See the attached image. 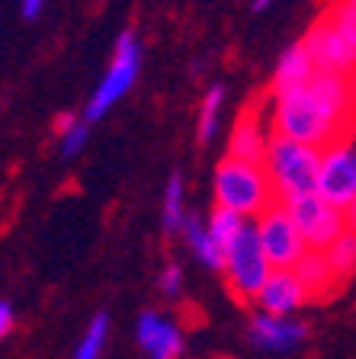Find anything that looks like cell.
Here are the masks:
<instances>
[{
	"label": "cell",
	"instance_id": "obj_26",
	"mask_svg": "<svg viewBox=\"0 0 356 359\" xmlns=\"http://www.w3.org/2000/svg\"><path fill=\"white\" fill-rule=\"evenodd\" d=\"M20 7H22V16H26V20H36V16L42 13L45 0H20Z\"/></svg>",
	"mask_w": 356,
	"mask_h": 359
},
{
	"label": "cell",
	"instance_id": "obj_6",
	"mask_svg": "<svg viewBox=\"0 0 356 359\" xmlns=\"http://www.w3.org/2000/svg\"><path fill=\"white\" fill-rule=\"evenodd\" d=\"M222 273L228 279V289L235 292V299L241 302H251L260 285L267 283V276L273 273L270 260L260 250V241L253 234L251 222L222 247Z\"/></svg>",
	"mask_w": 356,
	"mask_h": 359
},
{
	"label": "cell",
	"instance_id": "obj_10",
	"mask_svg": "<svg viewBox=\"0 0 356 359\" xmlns=\"http://www.w3.org/2000/svg\"><path fill=\"white\" fill-rule=\"evenodd\" d=\"M247 340L260 350L270 353H289L308 340V324H302L292 314V318H282V314H267V311H253L251 321H247Z\"/></svg>",
	"mask_w": 356,
	"mask_h": 359
},
{
	"label": "cell",
	"instance_id": "obj_25",
	"mask_svg": "<svg viewBox=\"0 0 356 359\" xmlns=\"http://www.w3.org/2000/svg\"><path fill=\"white\" fill-rule=\"evenodd\" d=\"M13 321H16L13 305H10V302H0V340H7V337H10V330H13Z\"/></svg>",
	"mask_w": 356,
	"mask_h": 359
},
{
	"label": "cell",
	"instance_id": "obj_24",
	"mask_svg": "<svg viewBox=\"0 0 356 359\" xmlns=\"http://www.w3.org/2000/svg\"><path fill=\"white\" fill-rule=\"evenodd\" d=\"M157 289H161V295H167V299H177L180 292H183V266H180V263H167V266L161 269Z\"/></svg>",
	"mask_w": 356,
	"mask_h": 359
},
{
	"label": "cell",
	"instance_id": "obj_16",
	"mask_svg": "<svg viewBox=\"0 0 356 359\" xmlns=\"http://www.w3.org/2000/svg\"><path fill=\"white\" fill-rule=\"evenodd\" d=\"M180 234H183L190 254L209 269H222V244H218L212 234H209L206 222L199 215H186L183 224H180Z\"/></svg>",
	"mask_w": 356,
	"mask_h": 359
},
{
	"label": "cell",
	"instance_id": "obj_12",
	"mask_svg": "<svg viewBox=\"0 0 356 359\" xmlns=\"http://www.w3.org/2000/svg\"><path fill=\"white\" fill-rule=\"evenodd\" d=\"M305 302H308V292L302 289V283L296 279V273H292V269H273V273L267 276V283L260 285L257 295L251 299V305L257 308V311L292 318Z\"/></svg>",
	"mask_w": 356,
	"mask_h": 359
},
{
	"label": "cell",
	"instance_id": "obj_5",
	"mask_svg": "<svg viewBox=\"0 0 356 359\" xmlns=\"http://www.w3.org/2000/svg\"><path fill=\"white\" fill-rule=\"evenodd\" d=\"M138 74H141V45H138V39H135V32H122L116 42V55H112L110 67H106V74L100 77L90 103L84 106V122L93 126V122L103 119L106 112L135 87Z\"/></svg>",
	"mask_w": 356,
	"mask_h": 359
},
{
	"label": "cell",
	"instance_id": "obj_27",
	"mask_svg": "<svg viewBox=\"0 0 356 359\" xmlns=\"http://www.w3.org/2000/svg\"><path fill=\"white\" fill-rule=\"evenodd\" d=\"M77 122V116L74 112H61V116H55V135H61L65 128H71Z\"/></svg>",
	"mask_w": 356,
	"mask_h": 359
},
{
	"label": "cell",
	"instance_id": "obj_21",
	"mask_svg": "<svg viewBox=\"0 0 356 359\" xmlns=\"http://www.w3.org/2000/svg\"><path fill=\"white\" fill-rule=\"evenodd\" d=\"M321 16H324L350 45H356V0H334Z\"/></svg>",
	"mask_w": 356,
	"mask_h": 359
},
{
	"label": "cell",
	"instance_id": "obj_18",
	"mask_svg": "<svg viewBox=\"0 0 356 359\" xmlns=\"http://www.w3.org/2000/svg\"><path fill=\"white\" fill-rule=\"evenodd\" d=\"M321 254H324L327 266H331V273H334L337 279L353 276V269H356V228L341 231Z\"/></svg>",
	"mask_w": 356,
	"mask_h": 359
},
{
	"label": "cell",
	"instance_id": "obj_28",
	"mask_svg": "<svg viewBox=\"0 0 356 359\" xmlns=\"http://www.w3.org/2000/svg\"><path fill=\"white\" fill-rule=\"evenodd\" d=\"M273 0H253V10H263V7H270Z\"/></svg>",
	"mask_w": 356,
	"mask_h": 359
},
{
	"label": "cell",
	"instance_id": "obj_22",
	"mask_svg": "<svg viewBox=\"0 0 356 359\" xmlns=\"http://www.w3.org/2000/svg\"><path fill=\"white\" fill-rule=\"evenodd\" d=\"M202 222H206V228H209V234H212V238L218 241V244H228L231 238H235L237 231H241V228H244L247 224V218H241L237 215V212H228V209H212V215L209 218H202Z\"/></svg>",
	"mask_w": 356,
	"mask_h": 359
},
{
	"label": "cell",
	"instance_id": "obj_19",
	"mask_svg": "<svg viewBox=\"0 0 356 359\" xmlns=\"http://www.w3.org/2000/svg\"><path fill=\"white\" fill-rule=\"evenodd\" d=\"M106 340H110V314L100 311V314H93V321L87 324V330H84L81 344H77V350L71 359H100L103 356Z\"/></svg>",
	"mask_w": 356,
	"mask_h": 359
},
{
	"label": "cell",
	"instance_id": "obj_20",
	"mask_svg": "<svg viewBox=\"0 0 356 359\" xmlns=\"http://www.w3.org/2000/svg\"><path fill=\"white\" fill-rule=\"evenodd\" d=\"M222 106H225V87L216 83V87L206 90V100H202L199 109V142L209 144L218 132V122H222Z\"/></svg>",
	"mask_w": 356,
	"mask_h": 359
},
{
	"label": "cell",
	"instance_id": "obj_11",
	"mask_svg": "<svg viewBox=\"0 0 356 359\" xmlns=\"http://www.w3.org/2000/svg\"><path fill=\"white\" fill-rule=\"evenodd\" d=\"M135 340L151 359H180L183 353V330L161 311H141L135 324Z\"/></svg>",
	"mask_w": 356,
	"mask_h": 359
},
{
	"label": "cell",
	"instance_id": "obj_3",
	"mask_svg": "<svg viewBox=\"0 0 356 359\" xmlns=\"http://www.w3.org/2000/svg\"><path fill=\"white\" fill-rule=\"evenodd\" d=\"M270 187H273L276 202H289L296 196L315 193V180H318V148L312 144H298L279 135H270L263 161Z\"/></svg>",
	"mask_w": 356,
	"mask_h": 359
},
{
	"label": "cell",
	"instance_id": "obj_15",
	"mask_svg": "<svg viewBox=\"0 0 356 359\" xmlns=\"http://www.w3.org/2000/svg\"><path fill=\"white\" fill-rule=\"evenodd\" d=\"M312 74H315V65H312V58L305 55L302 42L289 45V48L279 55V61H276V71H273V93H282V90L302 87V83L308 81Z\"/></svg>",
	"mask_w": 356,
	"mask_h": 359
},
{
	"label": "cell",
	"instance_id": "obj_2",
	"mask_svg": "<svg viewBox=\"0 0 356 359\" xmlns=\"http://www.w3.org/2000/svg\"><path fill=\"white\" fill-rule=\"evenodd\" d=\"M212 199H216L218 209L237 212L241 218L253 222L260 212L273 205L276 196H273V187H270V180L260 164L225 157V161H218V167H216Z\"/></svg>",
	"mask_w": 356,
	"mask_h": 359
},
{
	"label": "cell",
	"instance_id": "obj_7",
	"mask_svg": "<svg viewBox=\"0 0 356 359\" xmlns=\"http://www.w3.org/2000/svg\"><path fill=\"white\" fill-rule=\"evenodd\" d=\"M282 205H286L289 218L296 222V228L308 250H324L341 231L353 228V218L343 215L341 209H334L331 202H324L318 193L296 196V199L282 202Z\"/></svg>",
	"mask_w": 356,
	"mask_h": 359
},
{
	"label": "cell",
	"instance_id": "obj_9",
	"mask_svg": "<svg viewBox=\"0 0 356 359\" xmlns=\"http://www.w3.org/2000/svg\"><path fill=\"white\" fill-rule=\"evenodd\" d=\"M305 55L312 58L315 71H331V74H353L356 45H350L331 22L321 16L302 39Z\"/></svg>",
	"mask_w": 356,
	"mask_h": 359
},
{
	"label": "cell",
	"instance_id": "obj_1",
	"mask_svg": "<svg viewBox=\"0 0 356 359\" xmlns=\"http://www.w3.org/2000/svg\"><path fill=\"white\" fill-rule=\"evenodd\" d=\"M267 119L273 135L312 148L353 135V74L315 71L302 87L273 93Z\"/></svg>",
	"mask_w": 356,
	"mask_h": 359
},
{
	"label": "cell",
	"instance_id": "obj_17",
	"mask_svg": "<svg viewBox=\"0 0 356 359\" xmlns=\"http://www.w3.org/2000/svg\"><path fill=\"white\" fill-rule=\"evenodd\" d=\"M183 218H186V187L180 173H171L161 196V228L167 234H177Z\"/></svg>",
	"mask_w": 356,
	"mask_h": 359
},
{
	"label": "cell",
	"instance_id": "obj_4",
	"mask_svg": "<svg viewBox=\"0 0 356 359\" xmlns=\"http://www.w3.org/2000/svg\"><path fill=\"white\" fill-rule=\"evenodd\" d=\"M315 193L334 209L353 218L356 212V144L353 135H343L318 148V180Z\"/></svg>",
	"mask_w": 356,
	"mask_h": 359
},
{
	"label": "cell",
	"instance_id": "obj_8",
	"mask_svg": "<svg viewBox=\"0 0 356 359\" xmlns=\"http://www.w3.org/2000/svg\"><path fill=\"white\" fill-rule=\"evenodd\" d=\"M251 224L260 241V250H263V257L270 260L273 269H292L298 257L308 250L296 228V222L289 218V212H286L282 202H273V205L260 212Z\"/></svg>",
	"mask_w": 356,
	"mask_h": 359
},
{
	"label": "cell",
	"instance_id": "obj_13",
	"mask_svg": "<svg viewBox=\"0 0 356 359\" xmlns=\"http://www.w3.org/2000/svg\"><path fill=\"white\" fill-rule=\"evenodd\" d=\"M270 135L273 132H270L267 112L260 109V106H247V109L237 116L235 128H231V135H228V157L260 164V161H263V151H267Z\"/></svg>",
	"mask_w": 356,
	"mask_h": 359
},
{
	"label": "cell",
	"instance_id": "obj_14",
	"mask_svg": "<svg viewBox=\"0 0 356 359\" xmlns=\"http://www.w3.org/2000/svg\"><path fill=\"white\" fill-rule=\"evenodd\" d=\"M292 273H296V279L302 283V289L308 292V299H321V295H327V292L341 283V279L331 273V266H327L321 250H305L296 260Z\"/></svg>",
	"mask_w": 356,
	"mask_h": 359
},
{
	"label": "cell",
	"instance_id": "obj_23",
	"mask_svg": "<svg viewBox=\"0 0 356 359\" xmlns=\"http://www.w3.org/2000/svg\"><path fill=\"white\" fill-rule=\"evenodd\" d=\"M87 138H90V126L84 119H77L71 128H65V132L58 135V148H61V157H77L84 151V144H87Z\"/></svg>",
	"mask_w": 356,
	"mask_h": 359
}]
</instances>
